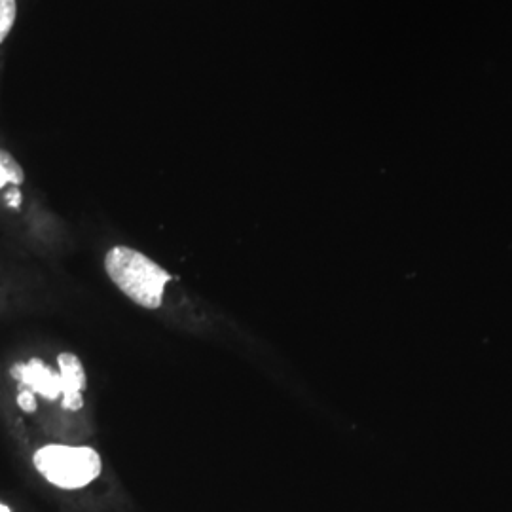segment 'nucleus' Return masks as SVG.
<instances>
[{
	"instance_id": "f257e3e1",
	"label": "nucleus",
	"mask_w": 512,
	"mask_h": 512,
	"mask_svg": "<svg viewBox=\"0 0 512 512\" xmlns=\"http://www.w3.org/2000/svg\"><path fill=\"white\" fill-rule=\"evenodd\" d=\"M105 268L114 285L133 302L147 310L162 306L165 285L171 275L154 260L135 249L118 245L105 256Z\"/></svg>"
},
{
	"instance_id": "f03ea898",
	"label": "nucleus",
	"mask_w": 512,
	"mask_h": 512,
	"mask_svg": "<svg viewBox=\"0 0 512 512\" xmlns=\"http://www.w3.org/2000/svg\"><path fill=\"white\" fill-rule=\"evenodd\" d=\"M35 467L50 484L61 490H82L103 471L99 454L88 446L50 444L35 454Z\"/></svg>"
},
{
	"instance_id": "7ed1b4c3",
	"label": "nucleus",
	"mask_w": 512,
	"mask_h": 512,
	"mask_svg": "<svg viewBox=\"0 0 512 512\" xmlns=\"http://www.w3.org/2000/svg\"><path fill=\"white\" fill-rule=\"evenodd\" d=\"M12 376L19 382V391L29 389L46 397L48 401L59 399L63 395L61 374H55L50 366L40 359H31L27 365L12 366Z\"/></svg>"
},
{
	"instance_id": "20e7f679",
	"label": "nucleus",
	"mask_w": 512,
	"mask_h": 512,
	"mask_svg": "<svg viewBox=\"0 0 512 512\" xmlns=\"http://www.w3.org/2000/svg\"><path fill=\"white\" fill-rule=\"evenodd\" d=\"M57 365H59V374H61V382H63V395H61V406L65 410H80L84 406V397L82 391L86 387V374H84V366L80 363V359L74 353H61L57 357Z\"/></svg>"
},
{
	"instance_id": "39448f33",
	"label": "nucleus",
	"mask_w": 512,
	"mask_h": 512,
	"mask_svg": "<svg viewBox=\"0 0 512 512\" xmlns=\"http://www.w3.org/2000/svg\"><path fill=\"white\" fill-rule=\"evenodd\" d=\"M23 181H25V173L18 164V160L10 152L0 150V188H4L6 184L19 186Z\"/></svg>"
},
{
	"instance_id": "423d86ee",
	"label": "nucleus",
	"mask_w": 512,
	"mask_h": 512,
	"mask_svg": "<svg viewBox=\"0 0 512 512\" xmlns=\"http://www.w3.org/2000/svg\"><path fill=\"white\" fill-rule=\"evenodd\" d=\"M18 14L16 0H0V44L10 35Z\"/></svg>"
},
{
	"instance_id": "0eeeda50",
	"label": "nucleus",
	"mask_w": 512,
	"mask_h": 512,
	"mask_svg": "<svg viewBox=\"0 0 512 512\" xmlns=\"http://www.w3.org/2000/svg\"><path fill=\"white\" fill-rule=\"evenodd\" d=\"M18 404L19 408H23L25 412H35V410H37V399H35V393H33V391H29V389L19 391Z\"/></svg>"
},
{
	"instance_id": "6e6552de",
	"label": "nucleus",
	"mask_w": 512,
	"mask_h": 512,
	"mask_svg": "<svg viewBox=\"0 0 512 512\" xmlns=\"http://www.w3.org/2000/svg\"><path fill=\"white\" fill-rule=\"evenodd\" d=\"M19 203H21V194H19L18 190L8 194V205L10 207H19Z\"/></svg>"
},
{
	"instance_id": "1a4fd4ad",
	"label": "nucleus",
	"mask_w": 512,
	"mask_h": 512,
	"mask_svg": "<svg viewBox=\"0 0 512 512\" xmlns=\"http://www.w3.org/2000/svg\"><path fill=\"white\" fill-rule=\"evenodd\" d=\"M0 512H12V511H10V509H8V507H6V505H2V503H0Z\"/></svg>"
}]
</instances>
